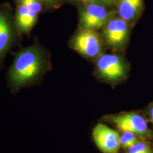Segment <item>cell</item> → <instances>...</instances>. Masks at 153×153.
I'll use <instances>...</instances> for the list:
<instances>
[{"label": "cell", "instance_id": "obj_1", "mask_svg": "<svg viewBox=\"0 0 153 153\" xmlns=\"http://www.w3.org/2000/svg\"><path fill=\"white\" fill-rule=\"evenodd\" d=\"M13 62L6 74V85L13 95L21 90L41 85L51 67L48 51L34 36L33 44L11 52Z\"/></svg>", "mask_w": 153, "mask_h": 153}, {"label": "cell", "instance_id": "obj_2", "mask_svg": "<svg viewBox=\"0 0 153 153\" xmlns=\"http://www.w3.org/2000/svg\"><path fill=\"white\" fill-rule=\"evenodd\" d=\"M23 39V35L16 25L13 8L9 3H3L0 5V71L13 49L22 47Z\"/></svg>", "mask_w": 153, "mask_h": 153}, {"label": "cell", "instance_id": "obj_3", "mask_svg": "<svg viewBox=\"0 0 153 153\" xmlns=\"http://www.w3.org/2000/svg\"><path fill=\"white\" fill-rule=\"evenodd\" d=\"M105 121L122 131H131L142 140L153 141V130L145 113L128 112L105 116Z\"/></svg>", "mask_w": 153, "mask_h": 153}, {"label": "cell", "instance_id": "obj_4", "mask_svg": "<svg viewBox=\"0 0 153 153\" xmlns=\"http://www.w3.org/2000/svg\"><path fill=\"white\" fill-rule=\"evenodd\" d=\"M113 13L98 3L87 4L80 10L79 21L82 29L95 31L103 27L112 18Z\"/></svg>", "mask_w": 153, "mask_h": 153}, {"label": "cell", "instance_id": "obj_5", "mask_svg": "<svg viewBox=\"0 0 153 153\" xmlns=\"http://www.w3.org/2000/svg\"><path fill=\"white\" fill-rule=\"evenodd\" d=\"M99 74L105 80L116 82L126 76L127 65L119 55L105 54L100 56L97 61Z\"/></svg>", "mask_w": 153, "mask_h": 153}, {"label": "cell", "instance_id": "obj_6", "mask_svg": "<svg viewBox=\"0 0 153 153\" xmlns=\"http://www.w3.org/2000/svg\"><path fill=\"white\" fill-rule=\"evenodd\" d=\"M70 45L78 53L91 58L99 56L102 49L98 33L91 30L82 29L76 33L71 39Z\"/></svg>", "mask_w": 153, "mask_h": 153}, {"label": "cell", "instance_id": "obj_7", "mask_svg": "<svg viewBox=\"0 0 153 153\" xmlns=\"http://www.w3.org/2000/svg\"><path fill=\"white\" fill-rule=\"evenodd\" d=\"M95 145L103 153H117L121 147L120 135L103 123L97 124L93 130Z\"/></svg>", "mask_w": 153, "mask_h": 153}, {"label": "cell", "instance_id": "obj_8", "mask_svg": "<svg viewBox=\"0 0 153 153\" xmlns=\"http://www.w3.org/2000/svg\"><path fill=\"white\" fill-rule=\"evenodd\" d=\"M129 33L126 22L121 18H112L104 26V36L107 43L114 49H120L126 44Z\"/></svg>", "mask_w": 153, "mask_h": 153}, {"label": "cell", "instance_id": "obj_9", "mask_svg": "<svg viewBox=\"0 0 153 153\" xmlns=\"http://www.w3.org/2000/svg\"><path fill=\"white\" fill-rule=\"evenodd\" d=\"M14 18L16 25L23 35L31 37L34 27L38 22L39 14L30 11L21 4H16Z\"/></svg>", "mask_w": 153, "mask_h": 153}, {"label": "cell", "instance_id": "obj_10", "mask_svg": "<svg viewBox=\"0 0 153 153\" xmlns=\"http://www.w3.org/2000/svg\"><path fill=\"white\" fill-rule=\"evenodd\" d=\"M143 0H118V12L126 22L136 21L142 14Z\"/></svg>", "mask_w": 153, "mask_h": 153}, {"label": "cell", "instance_id": "obj_11", "mask_svg": "<svg viewBox=\"0 0 153 153\" xmlns=\"http://www.w3.org/2000/svg\"><path fill=\"white\" fill-rule=\"evenodd\" d=\"M128 150L127 153H153V141L140 140Z\"/></svg>", "mask_w": 153, "mask_h": 153}, {"label": "cell", "instance_id": "obj_12", "mask_svg": "<svg viewBox=\"0 0 153 153\" xmlns=\"http://www.w3.org/2000/svg\"><path fill=\"white\" fill-rule=\"evenodd\" d=\"M16 4H21L26 7L30 11L38 14L42 13L45 9L44 6L39 0H14Z\"/></svg>", "mask_w": 153, "mask_h": 153}, {"label": "cell", "instance_id": "obj_13", "mask_svg": "<svg viewBox=\"0 0 153 153\" xmlns=\"http://www.w3.org/2000/svg\"><path fill=\"white\" fill-rule=\"evenodd\" d=\"M139 137L131 131H123L120 135L121 146L128 149L140 141Z\"/></svg>", "mask_w": 153, "mask_h": 153}, {"label": "cell", "instance_id": "obj_14", "mask_svg": "<svg viewBox=\"0 0 153 153\" xmlns=\"http://www.w3.org/2000/svg\"><path fill=\"white\" fill-rule=\"evenodd\" d=\"M44 6L45 9L53 10L62 5L65 0H39Z\"/></svg>", "mask_w": 153, "mask_h": 153}, {"label": "cell", "instance_id": "obj_15", "mask_svg": "<svg viewBox=\"0 0 153 153\" xmlns=\"http://www.w3.org/2000/svg\"><path fill=\"white\" fill-rule=\"evenodd\" d=\"M144 113L148 118L149 123L153 126V102L148 105Z\"/></svg>", "mask_w": 153, "mask_h": 153}, {"label": "cell", "instance_id": "obj_16", "mask_svg": "<svg viewBox=\"0 0 153 153\" xmlns=\"http://www.w3.org/2000/svg\"><path fill=\"white\" fill-rule=\"evenodd\" d=\"M118 0H95L97 3L104 6H111L114 5Z\"/></svg>", "mask_w": 153, "mask_h": 153}, {"label": "cell", "instance_id": "obj_17", "mask_svg": "<svg viewBox=\"0 0 153 153\" xmlns=\"http://www.w3.org/2000/svg\"><path fill=\"white\" fill-rule=\"evenodd\" d=\"M65 1L67 2H81L85 3L86 4H88L93 3L95 2V0H65Z\"/></svg>", "mask_w": 153, "mask_h": 153}]
</instances>
